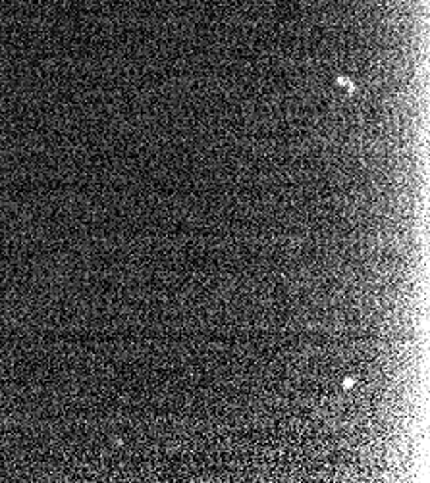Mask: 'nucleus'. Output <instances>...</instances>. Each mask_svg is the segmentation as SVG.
<instances>
[{"label":"nucleus","mask_w":430,"mask_h":483,"mask_svg":"<svg viewBox=\"0 0 430 483\" xmlns=\"http://www.w3.org/2000/svg\"><path fill=\"white\" fill-rule=\"evenodd\" d=\"M351 384H353V379H345V381H343V387H348V389H350Z\"/></svg>","instance_id":"1"}]
</instances>
